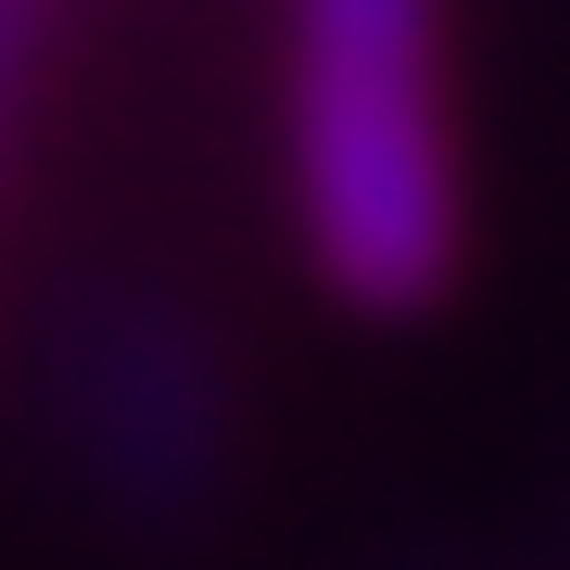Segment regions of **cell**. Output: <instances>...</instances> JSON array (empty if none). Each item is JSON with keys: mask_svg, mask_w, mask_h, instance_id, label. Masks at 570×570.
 <instances>
[{"mask_svg": "<svg viewBox=\"0 0 570 570\" xmlns=\"http://www.w3.org/2000/svg\"><path fill=\"white\" fill-rule=\"evenodd\" d=\"M292 39V228L330 305L431 317L469 266L444 0H279Z\"/></svg>", "mask_w": 570, "mask_h": 570, "instance_id": "6da1fadb", "label": "cell"}, {"mask_svg": "<svg viewBox=\"0 0 570 570\" xmlns=\"http://www.w3.org/2000/svg\"><path fill=\"white\" fill-rule=\"evenodd\" d=\"M39 431H51L63 482H77L115 532L190 546V532H216V508L242 494V444H254L242 343L216 330L204 292L153 279V266H102V279H77L51 305Z\"/></svg>", "mask_w": 570, "mask_h": 570, "instance_id": "7a4b0ae2", "label": "cell"}, {"mask_svg": "<svg viewBox=\"0 0 570 570\" xmlns=\"http://www.w3.org/2000/svg\"><path fill=\"white\" fill-rule=\"evenodd\" d=\"M63 39V0H0V165L26 140V102H39V63Z\"/></svg>", "mask_w": 570, "mask_h": 570, "instance_id": "3957f363", "label": "cell"}]
</instances>
